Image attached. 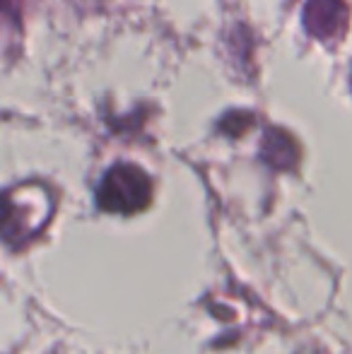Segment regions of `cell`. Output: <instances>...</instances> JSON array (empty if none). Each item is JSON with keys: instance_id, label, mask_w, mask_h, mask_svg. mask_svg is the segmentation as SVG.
Here are the masks:
<instances>
[{"instance_id": "7a4b0ae2", "label": "cell", "mask_w": 352, "mask_h": 354, "mask_svg": "<svg viewBox=\"0 0 352 354\" xmlns=\"http://www.w3.org/2000/svg\"><path fill=\"white\" fill-rule=\"evenodd\" d=\"M348 24L343 0H309L304 8V27L316 39H335Z\"/></svg>"}, {"instance_id": "6da1fadb", "label": "cell", "mask_w": 352, "mask_h": 354, "mask_svg": "<svg viewBox=\"0 0 352 354\" xmlns=\"http://www.w3.org/2000/svg\"><path fill=\"white\" fill-rule=\"evenodd\" d=\"M97 203L104 212L136 214L152 203V181L136 164H113L102 176L97 188Z\"/></svg>"}]
</instances>
